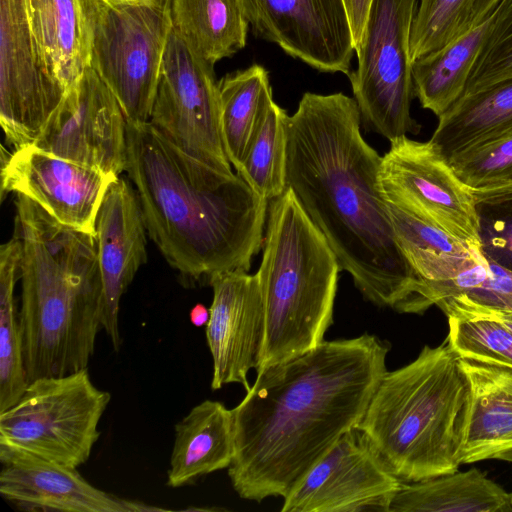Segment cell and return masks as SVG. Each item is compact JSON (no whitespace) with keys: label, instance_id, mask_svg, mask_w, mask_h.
Here are the masks:
<instances>
[{"label":"cell","instance_id":"d4e9b609","mask_svg":"<svg viewBox=\"0 0 512 512\" xmlns=\"http://www.w3.org/2000/svg\"><path fill=\"white\" fill-rule=\"evenodd\" d=\"M389 512H512L510 494L477 468L403 483Z\"/></svg>","mask_w":512,"mask_h":512},{"label":"cell","instance_id":"ba28073f","mask_svg":"<svg viewBox=\"0 0 512 512\" xmlns=\"http://www.w3.org/2000/svg\"><path fill=\"white\" fill-rule=\"evenodd\" d=\"M110 399L93 384L88 368L37 378L0 412V446L78 468L100 437L98 425Z\"/></svg>","mask_w":512,"mask_h":512},{"label":"cell","instance_id":"7c38bea8","mask_svg":"<svg viewBox=\"0 0 512 512\" xmlns=\"http://www.w3.org/2000/svg\"><path fill=\"white\" fill-rule=\"evenodd\" d=\"M66 90L33 34L27 0H0V124L6 142L32 145Z\"/></svg>","mask_w":512,"mask_h":512},{"label":"cell","instance_id":"603a6c76","mask_svg":"<svg viewBox=\"0 0 512 512\" xmlns=\"http://www.w3.org/2000/svg\"><path fill=\"white\" fill-rule=\"evenodd\" d=\"M30 25L44 59L65 90L90 67L80 0H27Z\"/></svg>","mask_w":512,"mask_h":512},{"label":"cell","instance_id":"ffe728a7","mask_svg":"<svg viewBox=\"0 0 512 512\" xmlns=\"http://www.w3.org/2000/svg\"><path fill=\"white\" fill-rule=\"evenodd\" d=\"M460 364L471 387L461 463L512 462V367L466 357H460Z\"/></svg>","mask_w":512,"mask_h":512},{"label":"cell","instance_id":"f546056e","mask_svg":"<svg viewBox=\"0 0 512 512\" xmlns=\"http://www.w3.org/2000/svg\"><path fill=\"white\" fill-rule=\"evenodd\" d=\"M289 117L273 100L236 169L237 174L267 201L286 190Z\"/></svg>","mask_w":512,"mask_h":512},{"label":"cell","instance_id":"5b68a950","mask_svg":"<svg viewBox=\"0 0 512 512\" xmlns=\"http://www.w3.org/2000/svg\"><path fill=\"white\" fill-rule=\"evenodd\" d=\"M470 412L468 377L445 340L387 370L357 429L392 475L412 483L458 471Z\"/></svg>","mask_w":512,"mask_h":512},{"label":"cell","instance_id":"83f0119b","mask_svg":"<svg viewBox=\"0 0 512 512\" xmlns=\"http://www.w3.org/2000/svg\"><path fill=\"white\" fill-rule=\"evenodd\" d=\"M220 129L226 155L237 169L273 101L268 71L255 64L218 81Z\"/></svg>","mask_w":512,"mask_h":512},{"label":"cell","instance_id":"cb8c5ba5","mask_svg":"<svg viewBox=\"0 0 512 512\" xmlns=\"http://www.w3.org/2000/svg\"><path fill=\"white\" fill-rule=\"evenodd\" d=\"M438 118L430 141L447 159L512 130V76L464 93Z\"/></svg>","mask_w":512,"mask_h":512},{"label":"cell","instance_id":"484cf974","mask_svg":"<svg viewBox=\"0 0 512 512\" xmlns=\"http://www.w3.org/2000/svg\"><path fill=\"white\" fill-rule=\"evenodd\" d=\"M494 13L443 48L412 62L414 94L424 109L439 117L462 96Z\"/></svg>","mask_w":512,"mask_h":512},{"label":"cell","instance_id":"d590c367","mask_svg":"<svg viewBox=\"0 0 512 512\" xmlns=\"http://www.w3.org/2000/svg\"><path fill=\"white\" fill-rule=\"evenodd\" d=\"M510 76H512V0H501L495 10L490 33L472 67L463 94Z\"/></svg>","mask_w":512,"mask_h":512},{"label":"cell","instance_id":"e575fe53","mask_svg":"<svg viewBox=\"0 0 512 512\" xmlns=\"http://www.w3.org/2000/svg\"><path fill=\"white\" fill-rule=\"evenodd\" d=\"M446 340L460 356L512 367V332L490 318L447 317Z\"/></svg>","mask_w":512,"mask_h":512},{"label":"cell","instance_id":"277c9868","mask_svg":"<svg viewBox=\"0 0 512 512\" xmlns=\"http://www.w3.org/2000/svg\"><path fill=\"white\" fill-rule=\"evenodd\" d=\"M28 384L88 367L102 328L103 288L96 237L67 227L16 194Z\"/></svg>","mask_w":512,"mask_h":512},{"label":"cell","instance_id":"7a4b0ae2","mask_svg":"<svg viewBox=\"0 0 512 512\" xmlns=\"http://www.w3.org/2000/svg\"><path fill=\"white\" fill-rule=\"evenodd\" d=\"M390 344L364 333L326 341L257 370L234 407L228 476L240 498L283 499L346 432L357 428L387 372Z\"/></svg>","mask_w":512,"mask_h":512},{"label":"cell","instance_id":"ab89813d","mask_svg":"<svg viewBox=\"0 0 512 512\" xmlns=\"http://www.w3.org/2000/svg\"><path fill=\"white\" fill-rule=\"evenodd\" d=\"M490 319L497 320L500 322L505 328L512 332V315H500L496 317H492Z\"/></svg>","mask_w":512,"mask_h":512},{"label":"cell","instance_id":"2e32d148","mask_svg":"<svg viewBox=\"0 0 512 512\" xmlns=\"http://www.w3.org/2000/svg\"><path fill=\"white\" fill-rule=\"evenodd\" d=\"M253 33L321 72L348 75L355 52L343 0H238Z\"/></svg>","mask_w":512,"mask_h":512},{"label":"cell","instance_id":"9a60e30c","mask_svg":"<svg viewBox=\"0 0 512 512\" xmlns=\"http://www.w3.org/2000/svg\"><path fill=\"white\" fill-rule=\"evenodd\" d=\"M118 177L27 145L2 155L1 196H26L61 224L95 237L99 209Z\"/></svg>","mask_w":512,"mask_h":512},{"label":"cell","instance_id":"6da1fadb","mask_svg":"<svg viewBox=\"0 0 512 512\" xmlns=\"http://www.w3.org/2000/svg\"><path fill=\"white\" fill-rule=\"evenodd\" d=\"M360 127L354 98L304 93L289 117L286 189L366 301L421 314L430 305L395 238L379 186L382 156Z\"/></svg>","mask_w":512,"mask_h":512},{"label":"cell","instance_id":"52a82bcc","mask_svg":"<svg viewBox=\"0 0 512 512\" xmlns=\"http://www.w3.org/2000/svg\"><path fill=\"white\" fill-rule=\"evenodd\" d=\"M80 2L90 67L116 97L127 122H148L172 31V0Z\"/></svg>","mask_w":512,"mask_h":512},{"label":"cell","instance_id":"836d02e7","mask_svg":"<svg viewBox=\"0 0 512 512\" xmlns=\"http://www.w3.org/2000/svg\"><path fill=\"white\" fill-rule=\"evenodd\" d=\"M483 257L512 272V185L473 191Z\"/></svg>","mask_w":512,"mask_h":512},{"label":"cell","instance_id":"4fadbf2b","mask_svg":"<svg viewBox=\"0 0 512 512\" xmlns=\"http://www.w3.org/2000/svg\"><path fill=\"white\" fill-rule=\"evenodd\" d=\"M32 145L120 176L126 166L127 120L116 97L88 67L66 90Z\"/></svg>","mask_w":512,"mask_h":512},{"label":"cell","instance_id":"e0dca14e","mask_svg":"<svg viewBox=\"0 0 512 512\" xmlns=\"http://www.w3.org/2000/svg\"><path fill=\"white\" fill-rule=\"evenodd\" d=\"M213 298L205 326L212 356V390L241 384L249 391L248 372L262 355L265 316L257 273L232 271L212 278Z\"/></svg>","mask_w":512,"mask_h":512},{"label":"cell","instance_id":"44dd1931","mask_svg":"<svg viewBox=\"0 0 512 512\" xmlns=\"http://www.w3.org/2000/svg\"><path fill=\"white\" fill-rule=\"evenodd\" d=\"M234 455L233 414L219 401L194 406L175 425L167 485L179 488L228 468Z\"/></svg>","mask_w":512,"mask_h":512},{"label":"cell","instance_id":"5bb4252c","mask_svg":"<svg viewBox=\"0 0 512 512\" xmlns=\"http://www.w3.org/2000/svg\"><path fill=\"white\" fill-rule=\"evenodd\" d=\"M403 482L357 428L342 435L284 498L281 512H389Z\"/></svg>","mask_w":512,"mask_h":512},{"label":"cell","instance_id":"4dcf8cb0","mask_svg":"<svg viewBox=\"0 0 512 512\" xmlns=\"http://www.w3.org/2000/svg\"><path fill=\"white\" fill-rule=\"evenodd\" d=\"M474 0H418L410 35L411 61L446 46L471 27Z\"/></svg>","mask_w":512,"mask_h":512},{"label":"cell","instance_id":"ac0fdd59","mask_svg":"<svg viewBox=\"0 0 512 512\" xmlns=\"http://www.w3.org/2000/svg\"><path fill=\"white\" fill-rule=\"evenodd\" d=\"M0 494L25 511L134 512L153 510L91 485L76 467L0 446Z\"/></svg>","mask_w":512,"mask_h":512},{"label":"cell","instance_id":"1f68e13d","mask_svg":"<svg viewBox=\"0 0 512 512\" xmlns=\"http://www.w3.org/2000/svg\"><path fill=\"white\" fill-rule=\"evenodd\" d=\"M447 317L512 315V272L486 259L468 288L437 305Z\"/></svg>","mask_w":512,"mask_h":512},{"label":"cell","instance_id":"74e56055","mask_svg":"<svg viewBox=\"0 0 512 512\" xmlns=\"http://www.w3.org/2000/svg\"><path fill=\"white\" fill-rule=\"evenodd\" d=\"M501 0H474L471 13V27L480 24L490 17Z\"/></svg>","mask_w":512,"mask_h":512},{"label":"cell","instance_id":"7402d4cb","mask_svg":"<svg viewBox=\"0 0 512 512\" xmlns=\"http://www.w3.org/2000/svg\"><path fill=\"white\" fill-rule=\"evenodd\" d=\"M397 244L422 281L426 299L434 305L437 295L483 255L442 230L386 202Z\"/></svg>","mask_w":512,"mask_h":512},{"label":"cell","instance_id":"f35d334b","mask_svg":"<svg viewBox=\"0 0 512 512\" xmlns=\"http://www.w3.org/2000/svg\"><path fill=\"white\" fill-rule=\"evenodd\" d=\"M189 318L195 327L206 326L210 318V310L205 305L197 303L190 310Z\"/></svg>","mask_w":512,"mask_h":512},{"label":"cell","instance_id":"d6986e66","mask_svg":"<svg viewBox=\"0 0 512 512\" xmlns=\"http://www.w3.org/2000/svg\"><path fill=\"white\" fill-rule=\"evenodd\" d=\"M146 227L135 188L123 177L109 187L96 221V241L103 288L102 328L118 352L120 301L146 263Z\"/></svg>","mask_w":512,"mask_h":512},{"label":"cell","instance_id":"30bf717a","mask_svg":"<svg viewBox=\"0 0 512 512\" xmlns=\"http://www.w3.org/2000/svg\"><path fill=\"white\" fill-rule=\"evenodd\" d=\"M379 186L385 202L480 251L474 195L432 141H390Z\"/></svg>","mask_w":512,"mask_h":512},{"label":"cell","instance_id":"d6a6232c","mask_svg":"<svg viewBox=\"0 0 512 512\" xmlns=\"http://www.w3.org/2000/svg\"><path fill=\"white\" fill-rule=\"evenodd\" d=\"M458 178L473 191L512 185V130L448 158Z\"/></svg>","mask_w":512,"mask_h":512},{"label":"cell","instance_id":"8d00e7d4","mask_svg":"<svg viewBox=\"0 0 512 512\" xmlns=\"http://www.w3.org/2000/svg\"><path fill=\"white\" fill-rule=\"evenodd\" d=\"M372 1L373 0H343L350 23L355 50L361 41Z\"/></svg>","mask_w":512,"mask_h":512},{"label":"cell","instance_id":"9c48e42d","mask_svg":"<svg viewBox=\"0 0 512 512\" xmlns=\"http://www.w3.org/2000/svg\"><path fill=\"white\" fill-rule=\"evenodd\" d=\"M417 6L418 0H373L355 50L357 69L347 75L361 122L389 141L421 129L411 115L410 35Z\"/></svg>","mask_w":512,"mask_h":512},{"label":"cell","instance_id":"4316f807","mask_svg":"<svg viewBox=\"0 0 512 512\" xmlns=\"http://www.w3.org/2000/svg\"><path fill=\"white\" fill-rule=\"evenodd\" d=\"M171 20L188 49L212 65L246 46L249 23L238 0H172Z\"/></svg>","mask_w":512,"mask_h":512},{"label":"cell","instance_id":"f1b7e54d","mask_svg":"<svg viewBox=\"0 0 512 512\" xmlns=\"http://www.w3.org/2000/svg\"><path fill=\"white\" fill-rule=\"evenodd\" d=\"M21 256L22 243L14 233L0 247V412L13 406L28 386L20 310L14 294Z\"/></svg>","mask_w":512,"mask_h":512},{"label":"cell","instance_id":"3957f363","mask_svg":"<svg viewBox=\"0 0 512 512\" xmlns=\"http://www.w3.org/2000/svg\"><path fill=\"white\" fill-rule=\"evenodd\" d=\"M125 171L149 237L184 282L249 271L263 248L269 201L237 173L191 157L149 121L127 122Z\"/></svg>","mask_w":512,"mask_h":512},{"label":"cell","instance_id":"8fae6325","mask_svg":"<svg viewBox=\"0 0 512 512\" xmlns=\"http://www.w3.org/2000/svg\"><path fill=\"white\" fill-rule=\"evenodd\" d=\"M149 122L191 157L232 173L221 136L214 65L190 51L173 27Z\"/></svg>","mask_w":512,"mask_h":512},{"label":"cell","instance_id":"8992f818","mask_svg":"<svg viewBox=\"0 0 512 512\" xmlns=\"http://www.w3.org/2000/svg\"><path fill=\"white\" fill-rule=\"evenodd\" d=\"M257 270L265 335L259 370L324 341L333 323L338 260L290 189L269 201Z\"/></svg>","mask_w":512,"mask_h":512},{"label":"cell","instance_id":"60d3db41","mask_svg":"<svg viewBox=\"0 0 512 512\" xmlns=\"http://www.w3.org/2000/svg\"><path fill=\"white\" fill-rule=\"evenodd\" d=\"M510 497H511V504H512V493H510Z\"/></svg>","mask_w":512,"mask_h":512}]
</instances>
